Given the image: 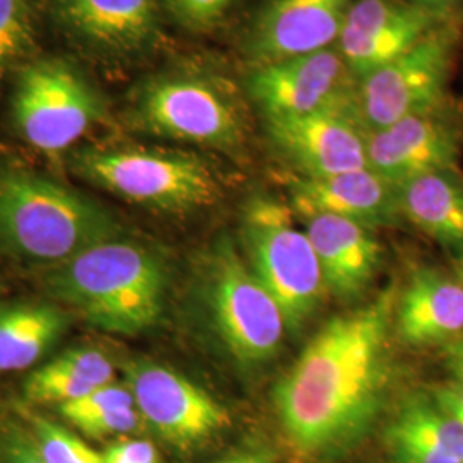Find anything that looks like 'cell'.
Listing matches in <instances>:
<instances>
[{
  "mask_svg": "<svg viewBox=\"0 0 463 463\" xmlns=\"http://www.w3.org/2000/svg\"><path fill=\"white\" fill-rule=\"evenodd\" d=\"M393 287L316 333L275 390L287 445L302 460H328L355 447L380 415L390 376Z\"/></svg>",
  "mask_w": 463,
  "mask_h": 463,
  "instance_id": "obj_1",
  "label": "cell"
},
{
  "mask_svg": "<svg viewBox=\"0 0 463 463\" xmlns=\"http://www.w3.org/2000/svg\"><path fill=\"white\" fill-rule=\"evenodd\" d=\"M248 109L244 83L222 67L187 62L134 84L126 116L143 133L233 151L246 141Z\"/></svg>",
  "mask_w": 463,
  "mask_h": 463,
  "instance_id": "obj_2",
  "label": "cell"
},
{
  "mask_svg": "<svg viewBox=\"0 0 463 463\" xmlns=\"http://www.w3.org/2000/svg\"><path fill=\"white\" fill-rule=\"evenodd\" d=\"M45 287L99 330L136 335L160 319L166 275L148 249L112 239L50 268Z\"/></svg>",
  "mask_w": 463,
  "mask_h": 463,
  "instance_id": "obj_3",
  "label": "cell"
},
{
  "mask_svg": "<svg viewBox=\"0 0 463 463\" xmlns=\"http://www.w3.org/2000/svg\"><path fill=\"white\" fill-rule=\"evenodd\" d=\"M116 233L91 199L28 170L0 175V244L19 260L55 268Z\"/></svg>",
  "mask_w": 463,
  "mask_h": 463,
  "instance_id": "obj_4",
  "label": "cell"
},
{
  "mask_svg": "<svg viewBox=\"0 0 463 463\" xmlns=\"http://www.w3.org/2000/svg\"><path fill=\"white\" fill-rule=\"evenodd\" d=\"M72 166L84 181L118 198L166 213L198 212L222 196L213 168L183 151L86 148L74 156Z\"/></svg>",
  "mask_w": 463,
  "mask_h": 463,
  "instance_id": "obj_5",
  "label": "cell"
},
{
  "mask_svg": "<svg viewBox=\"0 0 463 463\" xmlns=\"http://www.w3.org/2000/svg\"><path fill=\"white\" fill-rule=\"evenodd\" d=\"M241 237L250 269L279 302L287 328L298 330L321 304L326 285L296 212L280 199L252 196L242 210Z\"/></svg>",
  "mask_w": 463,
  "mask_h": 463,
  "instance_id": "obj_6",
  "label": "cell"
},
{
  "mask_svg": "<svg viewBox=\"0 0 463 463\" xmlns=\"http://www.w3.org/2000/svg\"><path fill=\"white\" fill-rule=\"evenodd\" d=\"M13 118L21 137L49 155L76 145L107 116V103L66 59L42 57L17 69Z\"/></svg>",
  "mask_w": 463,
  "mask_h": 463,
  "instance_id": "obj_7",
  "label": "cell"
},
{
  "mask_svg": "<svg viewBox=\"0 0 463 463\" xmlns=\"http://www.w3.org/2000/svg\"><path fill=\"white\" fill-rule=\"evenodd\" d=\"M458 17L432 28L412 49L357 81V110L365 131H380L449 99L448 83L462 38Z\"/></svg>",
  "mask_w": 463,
  "mask_h": 463,
  "instance_id": "obj_8",
  "label": "cell"
},
{
  "mask_svg": "<svg viewBox=\"0 0 463 463\" xmlns=\"http://www.w3.org/2000/svg\"><path fill=\"white\" fill-rule=\"evenodd\" d=\"M206 290L216 331L239 363L263 364L280 350L287 328L280 306L229 242L210 260Z\"/></svg>",
  "mask_w": 463,
  "mask_h": 463,
  "instance_id": "obj_9",
  "label": "cell"
},
{
  "mask_svg": "<svg viewBox=\"0 0 463 463\" xmlns=\"http://www.w3.org/2000/svg\"><path fill=\"white\" fill-rule=\"evenodd\" d=\"M244 88L263 118L307 116L357 99V80L336 45L250 67Z\"/></svg>",
  "mask_w": 463,
  "mask_h": 463,
  "instance_id": "obj_10",
  "label": "cell"
},
{
  "mask_svg": "<svg viewBox=\"0 0 463 463\" xmlns=\"http://www.w3.org/2000/svg\"><path fill=\"white\" fill-rule=\"evenodd\" d=\"M126 376L145 422L174 447L196 448L231 428L229 411L216 398L166 365L133 363Z\"/></svg>",
  "mask_w": 463,
  "mask_h": 463,
  "instance_id": "obj_11",
  "label": "cell"
},
{
  "mask_svg": "<svg viewBox=\"0 0 463 463\" xmlns=\"http://www.w3.org/2000/svg\"><path fill=\"white\" fill-rule=\"evenodd\" d=\"M462 145L463 117L448 99L367 133V166L398 187L430 172L457 168Z\"/></svg>",
  "mask_w": 463,
  "mask_h": 463,
  "instance_id": "obj_12",
  "label": "cell"
},
{
  "mask_svg": "<svg viewBox=\"0 0 463 463\" xmlns=\"http://www.w3.org/2000/svg\"><path fill=\"white\" fill-rule=\"evenodd\" d=\"M266 131L302 177H328L367 166V131L357 99L307 116L265 118Z\"/></svg>",
  "mask_w": 463,
  "mask_h": 463,
  "instance_id": "obj_13",
  "label": "cell"
},
{
  "mask_svg": "<svg viewBox=\"0 0 463 463\" xmlns=\"http://www.w3.org/2000/svg\"><path fill=\"white\" fill-rule=\"evenodd\" d=\"M352 4L354 0H265L242 42L249 69L336 45Z\"/></svg>",
  "mask_w": 463,
  "mask_h": 463,
  "instance_id": "obj_14",
  "label": "cell"
},
{
  "mask_svg": "<svg viewBox=\"0 0 463 463\" xmlns=\"http://www.w3.org/2000/svg\"><path fill=\"white\" fill-rule=\"evenodd\" d=\"M443 21L409 0H354L336 49L359 81L412 49Z\"/></svg>",
  "mask_w": 463,
  "mask_h": 463,
  "instance_id": "obj_15",
  "label": "cell"
},
{
  "mask_svg": "<svg viewBox=\"0 0 463 463\" xmlns=\"http://www.w3.org/2000/svg\"><path fill=\"white\" fill-rule=\"evenodd\" d=\"M52 16L83 49L133 59L160 38L158 0H52Z\"/></svg>",
  "mask_w": 463,
  "mask_h": 463,
  "instance_id": "obj_16",
  "label": "cell"
},
{
  "mask_svg": "<svg viewBox=\"0 0 463 463\" xmlns=\"http://www.w3.org/2000/svg\"><path fill=\"white\" fill-rule=\"evenodd\" d=\"M296 215L313 242L326 292L342 300L363 296L381 260L380 242L371 229L330 213L302 212Z\"/></svg>",
  "mask_w": 463,
  "mask_h": 463,
  "instance_id": "obj_17",
  "label": "cell"
},
{
  "mask_svg": "<svg viewBox=\"0 0 463 463\" xmlns=\"http://www.w3.org/2000/svg\"><path fill=\"white\" fill-rule=\"evenodd\" d=\"M292 210L342 216L373 229L400 218L397 187L369 166L328 177H288Z\"/></svg>",
  "mask_w": 463,
  "mask_h": 463,
  "instance_id": "obj_18",
  "label": "cell"
},
{
  "mask_svg": "<svg viewBox=\"0 0 463 463\" xmlns=\"http://www.w3.org/2000/svg\"><path fill=\"white\" fill-rule=\"evenodd\" d=\"M398 336L414 347L453 342L463 331V283L436 269H419L397 298Z\"/></svg>",
  "mask_w": 463,
  "mask_h": 463,
  "instance_id": "obj_19",
  "label": "cell"
},
{
  "mask_svg": "<svg viewBox=\"0 0 463 463\" xmlns=\"http://www.w3.org/2000/svg\"><path fill=\"white\" fill-rule=\"evenodd\" d=\"M397 196L400 218L445 246L463 249V179L457 168L402 184Z\"/></svg>",
  "mask_w": 463,
  "mask_h": 463,
  "instance_id": "obj_20",
  "label": "cell"
},
{
  "mask_svg": "<svg viewBox=\"0 0 463 463\" xmlns=\"http://www.w3.org/2000/svg\"><path fill=\"white\" fill-rule=\"evenodd\" d=\"M112 361L97 348H71L34 369L23 384L26 402L59 407L114 381Z\"/></svg>",
  "mask_w": 463,
  "mask_h": 463,
  "instance_id": "obj_21",
  "label": "cell"
},
{
  "mask_svg": "<svg viewBox=\"0 0 463 463\" xmlns=\"http://www.w3.org/2000/svg\"><path fill=\"white\" fill-rule=\"evenodd\" d=\"M67 330V316L49 304L0 309V374L38 363Z\"/></svg>",
  "mask_w": 463,
  "mask_h": 463,
  "instance_id": "obj_22",
  "label": "cell"
},
{
  "mask_svg": "<svg viewBox=\"0 0 463 463\" xmlns=\"http://www.w3.org/2000/svg\"><path fill=\"white\" fill-rule=\"evenodd\" d=\"M392 448H407L434 458L463 463V428L438 405L412 398L388 430Z\"/></svg>",
  "mask_w": 463,
  "mask_h": 463,
  "instance_id": "obj_23",
  "label": "cell"
},
{
  "mask_svg": "<svg viewBox=\"0 0 463 463\" xmlns=\"http://www.w3.org/2000/svg\"><path fill=\"white\" fill-rule=\"evenodd\" d=\"M34 47L33 0H0V84Z\"/></svg>",
  "mask_w": 463,
  "mask_h": 463,
  "instance_id": "obj_24",
  "label": "cell"
},
{
  "mask_svg": "<svg viewBox=\"0 0 463 463\" xmlns=\"http://www.w3.org/2000/svg\"><path fill=\"white\" fill-rule=\"evenodd\" d=\"M17 414L32 430L36 447L47 463H103L101 453L88 447L76 434L28 409Z\"/></svg>",
  "mask_w": 463,
  "mask_h": 463,
  "instance_id": "obj_25",
  "label": "cell"
},
{
  "mask_svg": "<svg viewBox=\"0 0 463 463\" xmlns=\"http://www.w3.org/2000/svg\"><path fill=\"white\" fill-rule=\"evenodd\" d=\"M126 407H136L133 392L128 384H118L112 381L99 386L86 397L61 405L59 412L78 430H83L88 424L99 420V417Z\"/></svg>",
  "mask_w": 463,
  "mask_h": 463,
  "instance_id": "obj_26",
  "label": "cell"
},
{
  "mask_svg": "<svg viewBox=\"0 0 463 463\" xmlns=\"http://www.w3.org/2000/svg\"><path fill=\"white\" fill-rule=\"evenodd\" d=\"M237 0H164L166 11L191 32H210L229 16Z\"/></svg>",
  "mask_w": 463,
  "mask_h": 463,
  "instance_id": "obj_27",
  "label": "cell"
},
{
  "mask_svg": "<svg viewBox=\"0 0 463 463\" xmlns=\"http://www.w3.org/2000/svg\"><path fill=\"white\" fill-rule=\"evenodd\" d=\"M0 463H47L17 412L0 414Z\"/></svg>",
  "mask_w": 463,
  "mask_h": 463,
  "instance_id": "obj_28",
  "label": "cell"
},
{
  "mask_svg": "<svg viewBox=\"0 0 463 463\" xmlns=\"http://www.w3.org/2000/svg\"><path fill=\"white\" fill-rule=\"evenodd\" d=\"M143 422H145V419L137 411V407H126V409H117L110 414L99 417V420L88 424L81 430L90 438L101 439V438L134 432L143 426Z\"/></svg>",
  "mask_w": 463,
  "mask_h": 463,
  "instance_id": "obj_29",
  "label": "cell"
},
{
  "mask_svg": "<svg viewBox=\"0 0 463 463\" xmlns=\"http://www.w3.org/2000/svg\"><path fill=\"white\" fill-rule=\"evenodd\" d=\"M103 463H156V449L145 439H128L107 448Z\"/></svg>",
  "mask_w": 463,
  "mask_h": 463,
  "instance_id": "obj_30",
  "label": "cell"
},
{
  "mask_svg": "<svg viewBox=\"0 0 463 463\" xmlns=\"http://www.w3.org/2000/svg\"><path fill=\"white\" fill-rule=\"evenodd\" d=\"M434 403L463 428V386L455 383L434 392Z\"/></svg>",
  "mask_w": 463,
  "mask_h": 463,
  "instance_id": "obj_31",
  "label": "cell"
},
{
  "mask_svg": "<svg viewBox=\"0 0 463 463\" xmlns=\"http://www.w3.org/2000/svg\"><path fill=\"white\" fill-rule=\"evenodd\" d=\"M409 2L443 19L457 17L458 11L463 7V0H409Z\"/></svg>",
  "mask_w": 463,
  "mask_h": 463,
  "instance_id": "obj_32",
  "label": "cell"
},
{
  "mask_svg": "<svg viewBox=\"0 0 463 463\" xmlns=\"http://www.w3.org/2000/svg\"><path fill=\"white\" fill-rule=\"evenodd\" d=\"M216 463H273V458L263 448H246Z\"/></svg>",
  "mask_w": 463,
  "mask_h": 463,
  "instance_id": "obj_33",
  "label": "cell"
},
{
  "mask_svg": "<svg viewBox=\"0 0 463 463\" xmlns=\"http://www.w3.org/2000/svg\"><path fill=\"white\" fill-rule=\"evenodd\" d=\"M448 367L458 384L463 386V336L451 342L448 347Z\"/></svg>",
  "mask_w": 463,
  "mask_h": 463,
  "instance_id": "obj_34",
  "label": "cell"
},
{
  "mask_svg": "<svg viewBox=\"0 0 463 463\" xmlns=\"http://www.w3.org/2000/svg\"><path fill=\"white\" fill-rule=\"evenodd\" d=\"M455 269H457V279L463 283V254L457 260L455 263Z\"/></svg>",
  "mask_w": 463,
  "mask_h": 463,
  "instance_id": "obj_35",
  "label": "cell"
}]
</instances>
